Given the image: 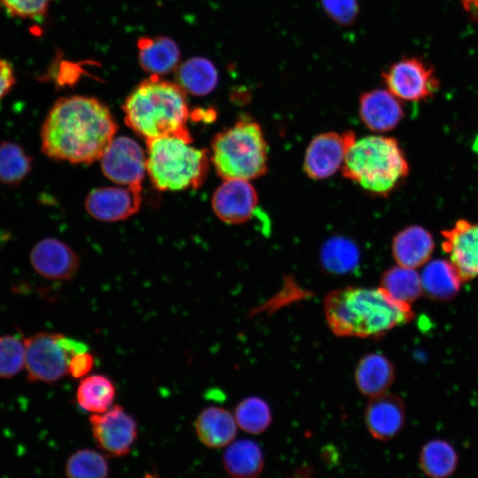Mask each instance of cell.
Masks as SVG:
<instances>
[{
	"label": "cell",
	"mask_w": 478,
	"mask_h": 478,
	"mask_svg": "<svg viewBox=\"0 0 478 478\" xmlns=\"http://www.w3.org/2000/svg\"><path fill=\"white\" fill-rule=\"evenodd\" d=\"M117 125L108 107L86 96L58 99L41 128L42 151L54 160L89 164L101 158Z\"/></svg>",
	"instance_id": "1"
},
{
	"label": "cell",
	"mask_w": 478,
	"mask_h": 478,
	"mask_svg": "<svg viewBox=\"0 0 478 478\" xmlns=\"http://www.w3.org/2000/svg\"><path fill=\"white\" fill-rule=\"evenodd\" d=\"M324 314L337 336L380 338L413 318L410 305L390 298L380 288L348 286L330 291Z\"/></svg>",
	"instance_id": "2"
},
{
	"label": "cell",
	"mask_w": 478,
	"mask_h": 478,
	"mask_svg": "<svg viewBox=\"0 0 478 478\" xmlns=\"http://www.w3.org/2000/svg\"><path fill=\"white\" fill-rule=\"evenodd\" d=\"M123 112L127 125L146 141L164 136L192 141L186 92L177 83L151 75L126 98Z\"/></svg>",
	"instance_id": "3"
},
{
	"label": "cell",
	"mask_w": 478,
	"mask_h": 478,
	"mask_svg": "<svg viewBox=\"0 0 478 478\" xmlns=\"http://www.w3.org/2000/svg\"><path fill=\"white\" fill-rule=\"evenodd\" d=\"M343 177L371 194L387 197L404 182L409 164L398 142L389 136L356 139L341 167Z\"/></svg>",
	"instance_id": "4"
},
{
	"label": "cell",
	"mask_w": 478,
	"mask_h": 478,
	"mask_svg": "<svg viewBox=\"0 0 478 478\" xmlns=\"http://www.w3.org/2000/svg\"><path fill=\"white\" fill-rule=\"evenodd\" d=\"M147 142V173L158 190L197 189L204 181L208 151L190 145L191 141L164 136Z\"/></svg>",
	"instance_id": "5"
},
{
	"label": "cell",
	"mask_w": 478,
	"mask_h": 478,
	"mask_svg": "<svg viewBox=\"0 0 478 478\" xmlns=\"http://www.w3.org/2000/svg\"><path fill=\"white\" fill-rule=\"evenodd\" d=\"M211 148L210 159L223 180L251 181L267 171V143L259 124L251 119H242L218 133Z\"/></svg>",
	"instance_id": "6"
},
{
	"label": "cell",
	"mask_w": 478,
	"mask_h": 478,
	"mask_svg": "<svg viewBox=\"0 0 478 478\" xmlns=\"http://www.w3.org/2000/svg\"><path fill=\"white\" fill-rule=\"evenodd\" d=\"M25 368L32 382L54 383L68 374L70 359L88 346L59 333L39 332L24 340Z\"/></svg>",
	"instance_id": "7"
},
{
	"label": "cell",
	"mask_w": 478,
	"mask_h": 478,
	"mask_svg": "<svg viewBox=\"0 0 478 478\" xmlns=\"http://www.w3.org/2000/svg\"><path fill=\"white\" fill-rule=\"evenodd\" d=\"M387 89L400 100L425 101L439 89L434 69L418 58H403L391 64L383 73Z\"/></svg>",
	"instance_id": "8"
},
{
	"label": "cell",
	"mask_w": 478,
	"mask_h": 478,
	"mask_svg": "<svg viewBox=\"0 0 478 478\" xmlns=\"http://www.w3.org/2000/svg\"><path fill=\"white\" fill-rule=\"evenodd\" d=\"M101 169L112 181L142 189L147 173V153L134 139L127 136L114 137L101 158Z\"/></svg>",
	"instance_id": "9"
},
{
	"label": "cell",
	"mask_w": 478,
	"mask_h": 478,
	"mask_svg": "<svg viewBox=\"0 0 478 478\" xmlns=\"http://www.w3.org/2000/svg\"><path fill=\"white\" fill-rule=\"evenodd\" d=\"M96 445L106 454L120 457L127 454L137 437V423L122 406L115 405L89 418Z\"/></svg>",
	"instance_id": "10"
},
{
	"label": "cell",
	"mask_w": 478,
	"mask_h": 478,
	"mask_svg": "<svg viewBox=\"0 0 478 478\" xmlns=\"http://www.w3.org/2000/svg\"><path fill=\"white\" fill-rule=\"evenodd\" d=\"M356 135L352 131L326 132L316 135L309 143L304 158V171L313 180L332 176L341 169Z\"/></svg>",
	"instance_id": "11"
},
{
	"label": "cell",
	"mask_w": 478,
	"mask_h": 478,
	"mask_svg": "<svg viewBox=\"0 0 478 478\" xmlns=\"http://www.w3.org/2000/svg\"><path fill=\"white\" fill-rule=\"evenodd\" d=\"M441 235L442 248L462 281L478 278V223L461 219Z\"/></svg>",
	"instance_id": "12"
},
{
	"label": "cell",
	"mask_w": 478,
	"mask_h": 478,
	"mask_svg": "<svg viewBox=\"0 0 478 478\" xmlns=\"http://www.w3.org/2000/svg\"><path fill=\"white\" fill-rule=\"evenodd\" d=\"M142 189L122 187H102L91 190L85 199V208L94 219L102 221L126 220L138 212Z\"/></svg>",
	"instance_id": "13"
},
{
	"label": "cell",
	"mask_w": 478,
	"mask_h": 478,
	"mask_svg": "<svg viewBox=\"0 0 478 478\" xmlns=\"http://www.w3.org/2000/svg\"><path fill=\"white\" fill-rule=\"evenodd\" d=\"M258 195L249 181L227 179L216 189L212 197L215 215L228 224L249 220L257 206Z\"/></svg>",
	"instance_id": "14"
},
{
	"label": "cell",
	"mask_w": 478,
	"mask_h": 478,
	"mask_svg": "<svg viewBox=\"0 0 478 478\" xmlns=\"http://www.w3.org/2000/svg\"><path fill=\"white\" fill-rule=\"evenodd\" d=\"M29 259L35 271L49 280H71L80 266L74 251L66 243L52 237L37 242L30 251Z\"/></svg>",
	"instance_id": "15"
},
{
	"label": "cell",
	"mask_w": 478,
	"mask_h": 478,
	"mask_svg": "<svg viewBox=\"0 0 478 478\" xmlns=\"http://www.w3.org/2000/svg\"><path fill=\"white\" fill-rule=\"evenodd\" d=\"M405 420L402 399L390 393L371 397L365 411V422L371 436L382 441L394 438Z\"/></svg>",
	"instance_id": "16"
},
{
	"label": "cell",
	"mask_w": 478,
	"mask_h": 478,
	"mask_svg": "<svg viewBox=\"0 0 478 478\" xmlns=\"http://www.w3.org/2000/svg\"><path fill=\"white\" fill-rule=\"evenodd\" d=\"M358 112L365 126L374 132L392 130L404 117L400 99L382 89L363 93L359 98Z\"/></svg>",
	"instance_id": "17"
},
{
	"label": "cell",
	"mask_w": 478,
	"mask_h": 478,
	"mask_svg": "<svg viewBox=\"0 0 478 478\" xmlns=\"http://www.w3.org/2000/svg\"><path fill=\"white\" fill-rule=\"evenodd\" d=\"M435 249L432 235L420 226L399 231L392 240V255L398 266L416 269L427 264Z\"/></svg>",
	"instance_id": "18"
},
{
	"label": "cell",
	"mask_w": 478,
	"mask_h": 478,
	"mask_svg": "<svg viewBox=\"0 0 478 478\" xmlns=\"http://www.w3.org/2000/svg\"><path fill=\"white\" fill-rule=\"evenodd\" d=\"M137 47L139 65L151 75L169 73L175 71L180 65V49L170 37H142Z\"/></svg>",
	"instance_id": "19"
},
{
	"label": "cell",
	"mask_w": 478,
	"mask_h": 478,
	"mask_svg": "<svg viewBox=\"0 0 478 478\" xmlns=\"http://www.w3.org/2000/svg\"><path fill=\"white\" fill-rule=\"evenodd\" d=\"M394 377L393 364L378 352L362 357L354 372L358 389L370 397L385 393L393 383Z\"/></svg>",
	"instance_id": "20"
},
{
	"label": "cell",
	"mask_w": 478,
	"mask_h": 478,
	"mask_svg": "<svg viewBox=\"0 0 478 478\" xmlns=\"http://www.w3.org/2000/svg\"><path fill=\"white\" fill-rule=\"evenodd\" d=\"M235 417L226 409L218 406L204 408L197 417L195 429L198 439L211 448L229 444L236 436Z\"/></svg>",
	"instance_id": "21"
},
{
	"label": "cell",
	"mask_w": 478,
	"mask_h": 478,
	"mask_svg": "<svg viewBox=\"0 0 478 478\" xmlns=\"http://www.w3.org/2000/svg\"><path fill=\"white\" fill-rule=\"evenodd\" d=\"M420 279L422 292L428 297L439 301L453 298L462 282L453 265L445 259H435L425 264Z\"/></svg>",
	"instance_id": "22"
},
{
	"label": "cell",
	"mask_w": 478,
	"mask_h": 478,
	"mask_svg": "<svg viewBox=\"0 0 478 478\" xmlns=\"http://www.w3.org/2000/svg\"><path fill=\"white\" fill-rule=\"evenodd\" d=\"M175 81L185 92L204 96L214 90L219 74L212 61L203 57H194L178 66Z\"/></svg>",
	"instance_id": "23"
},
{
	"label": "cell",
	"mask_w": 478,
	"mask_h": 478,
	"mask_svg": "<svg viewBox=\"0 0 478 478\" xmlns=\"http://www.w3.org/2000/svg\"><path fill=\"white\" fill-rule=\"evenodd\" d=\"M223 465L233 478H258L264 465L262 451L251 440L235 441L226 449Z\"/></svg>",
	"instance_id": "24"
},
{
	"label": "cell",
	"mask_w": 478,
	"mask_h": 478,
	"mask_svg": "<svg viewBox=\"0 0 478 478\" xmlns=\"http://www.w3.org/2000/svg\"><path fill=\"white\" fill-rule=\"evenodd\" d=\"M380 289L393 300L410 305L422 293L420 275L413 268L397 265L383 273Z\"/></svg>",
	"instance_id": "25"
},
{
	"label": "cell",
	"mask_w": 478,
	"mask_h": 478,
	"mask_svg": "<svg viewBox=\"0 0 478 478\" xmlns=\"http://www.w3.org/2000/svg\"><path fill=\"white\" fill-rule=\"evenodd\" d=\"M420 466L430 478H447L458 466L459 457L455 448L447 441L434 439L421 448Z\"/></svg>",
	"instance_id": "26"
},
{
	"label": "cell",
	"mask_w": 478,
	"mask_h": 478,
	"mask_svg": "<svg viewBox=\"0 0 478 478\" xmlns=\"http://www.w3.org/2000/svg\"><path fill=\"white\" fill-rule=\"evenodd\" d=\"M360 253L357 244L343 236H334L322 246L320 263L331 274L342 275L354 270L359 262Z\"/></svg>",
	"instance_id": "27"
},
{
	"label": "cell",
	"mask_w": 478,
	"mask_h": 478,
	"mask_svg": "<svg viewBox=\"0 0 478 478\" xmlns=\"http://www.w3.org/2000/svg\"><path fill=\"white\" fill-rule=\"evenodd\" d=\"M115 396L116 387L113 382L102 374L83 378L76 391L79 405L93 413H102L111 408Z\"/></svg>",
	"instance_id": "28"
},
{
	"label": "cell",
	"mask_w": 478,
	"mask_h": 478,
	"mask_svg": "<svg viewBox=\"0 0 478 478\" xmlns=\"http://www.w3.org/2000/svg\"><path fill=\"white\" fill-rule=\"evenodd\" d=\"M32 170V158L18 143H0V183L17 186Z\"/></svg>",
	"instance_id": "29"
},
{
	"label": "cell",
	"mask_w": 478,
	"mask_h": 478,
	"mask_svg": "<svg viewBox=\"0 0 478 478\" xmlns=\"http://www.w3.org/2000/svg\"><path fill=\"white\" fill-rule=\"evenodd\" d=\"M235 419L243 430L258 435L269 427L272 413L265 400L258 397H249L242 400L236 406Z\"/></svg>",
	"instance_id": "30"
},
{
	"label": "cell",
	"mask_w": 478,
	"mask_h": 478,
	"mask_svg": "<svg viewBox=\"0 0 478 478\" xmlns=\"http://www.w3.org/2000/svg\"><path fill=\"white\" fill-rule=\"evenodd\" d=\"M67 478H107L109 466L99 452L82 449L69 456L66 464Z\"/></svg>",
	"instance_id": "31"
},
{
	"label": "cell",
	"mask_w": 478,
	"mask_h": 478,
	"mask_svg": "<svg viewBox=\"0 0 478 478\" xmlns=\"http://www.w3.org/2000/svg\"><path fill=\"white\" fill-rule=\"evenodd\" d=\"M25 366V343L17 335H0V378L17 375Z\"/></svg>",
	"instance_id": "32"
},
{
	"label": "cell",
	"mask_w": 478,
	"mask_h": 478,
	"mask_svg": "<svg viewBox=\"0 0 478 478\" xmlns=\"http://www.w3.org/2000/svg\"><path fill=\"white\" fill-rule=\"evenodd\" d=\"M52 1L53 0H0V3L12 17L38 19L47 13Z\"/></svg>",
	"instance_id": "33"
},
{
	"label": "cell",
	"mask_w": 478,
	"mask_h": 478,
	"mask_svg": "<svg viewBox=\"0 0 478 478\" xmlns=\"http://www.w3.org/2000/svg\"><path fill=\"white\" fill-rule=\"evenodd\" d=\"M322 8L328 16L342 26L352 25L358 15V0H320Z\"/></svg>",
	"instance_id": "34"
},
{
	"label": "cell",
	"mask_w": 478,
	"mask_h": 478,
	"mask_svg": "<svg viewBox=\"0 0 478 478\" xmlns=\"http://www.w3.org/2000/svg\"><path fill=\"white\" fill-rule=\"evenodd\" d=\"M95 358L88 351L75 354L69 362L68 374L73 378H82L94 367Z\"/></svg>",
	"instance_id": "35"
},
{
	"label": "cell",
	"mask_w": 478,
	"mask_h": 478,
	"mask_svg": "<svg viewBox=\"0 0 478 478\" xmlns=\"http://www.w3.org/2000/svg\"><path fill=\"white\" fill-rule=\"evenodd\" d=\"M15 82L12 66L0 58V107L2 99L12 90Z\"/></svg>",
	"instance_id": "36"
},
{
	"label": "cell",
	"mask_w": 478,
	"mask_h": 478,
	"mask_svg": "<svg viewBox=\"0 0 478 478\" xmlns=\"http://www.w3.org/2000/svg\"><path fill=\"white\" fill-rule=\"evenodd\" d=\"M465 10L470 13L478 12V0H460Z\"/></svg>",
	"instance_id": "37"
}]
</instances>
